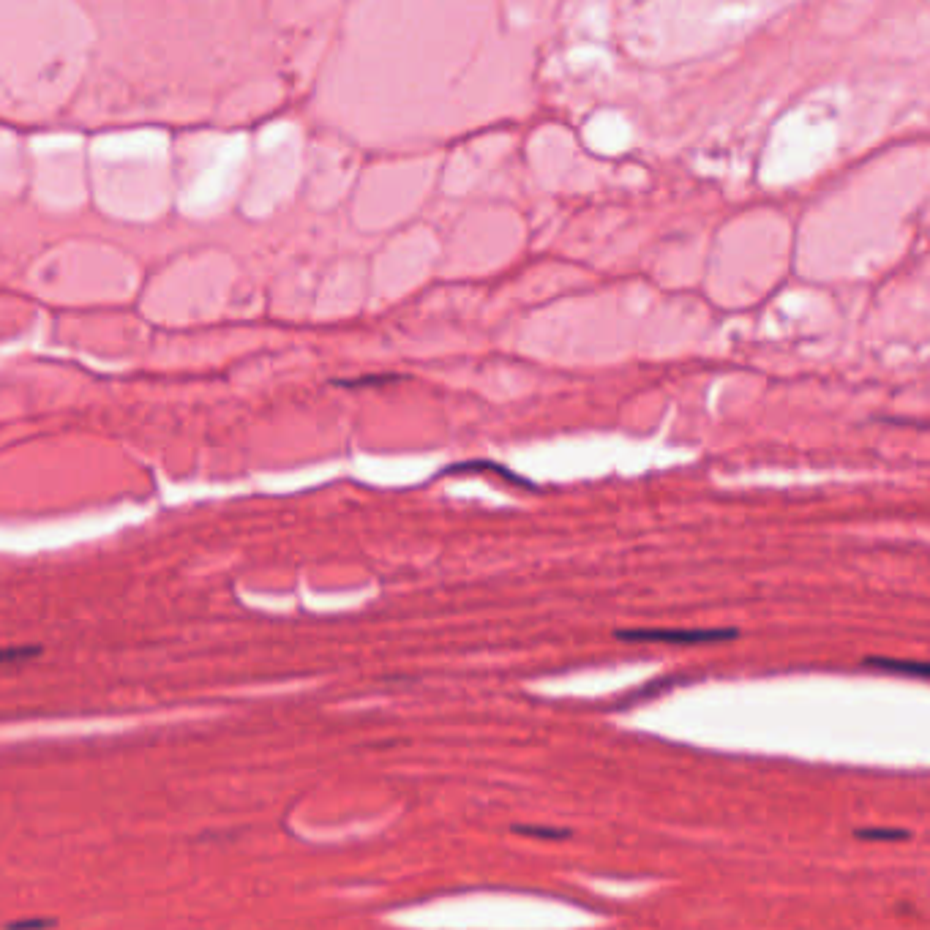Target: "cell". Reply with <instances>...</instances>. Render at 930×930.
Instances as JSON below:
<instances>
[{
    "instance_id": "ba28073f",
    "label": "cell",
    "mask_w": 930,
    "mask_h": 930,
    "mask_svg": "<svg viewBox=\"0 0 930 930\" xmlns=\"http://www.w3.org/2000/svg\"><path fill=\"white\" fill-rule=\"evenodd\" d=\"M55 922L52 920H20V922H11V930H28V928H52Z\"/></svg>"
},
{
    "instance_id": "52a82bcc",
    "label": "cell",
    "mask_w": 930,
    "mask_h": 930,
    "mask_svg": "<svg viewBox=\"0 0 930 930\" xmlns=\"http://www.w3.org/2000/svg\"><path fill=\"white\" fill-rule=\"evenodd\" d=\"M396 374H382V377H363V380H344L336 382L341 388H369V385H380V382H396Z\"/></svg>"
},
{
    "instance_id": "6da1fadb",
    "label": "cell",
    "mask_w": 930,
    "mask_h": 930,
    "mask_svg": "<svg viewBox=\"0 0 930 930\" xmlns=\"http://www.w3.org/2000/svg\"><path fill=\"white\" fill-rule=\"evenodd\" d=\"M734 628H630L617 630V639L639 641V644H677V647H699V644H720L737 639Z\"/></svg>"
},
{
    "instance_id": "5b68a950",
    "label": "cell",
    "mask_w": 930,
    "mask_h": 930,
    "mask_svg": "<svg viewBox=\"0 0 930 930\" xmlns=\"http://www.w3.org/2000/svg\"><path fill=\"white\" fill-rule=\"evenodd\" d=\"M513 832H519V835H530V838H546V840L570 838L568 830H551V827H513Z\"/></svg>"
},
{
    "instance_id": "8992f818",
    "label": "cell",
    "mask_w": 930,
    "mask_h": 930,
    "mask_svg": "<svg viewBox=\"0 0 930 930\" xmlns=\"http://www.w3.org/2000/svg\"><path fill=\"white\" fill-rule=\"evenodd\" d=\"M39 652H41V650H39V647H36V644H30V647H9V650L3 652V663H6V666H11L14 660L36 658Z\"/></svg>"
},
{
    "instance_id": "3957f363",
    "label": "cell",
    "mask_w": 930,
    "mask_h": 930,
    "mask_svg": "<svg viewBox=\"0 0 930 930\" xmlns=\"http://www.w3.org/2000/svg\"><path fill=\"white\" fill-rule=\"evenodd\" d=\"M478 467H483V470L497 472V475H502V478L510 480V483H516V486H524V489H535V486H532V483L527 478H519V475H513V472H510L508 467H502V464H491V461H467V464H456V467H448L445 472H467V470H478Z\"/></svg>"
},
{
    "instance_id": "7a4b0ae2",
    "label": "cell",
    "mask_w": 930,
    "mask_h": 930,
    "mask_svg": "<svg viewBox=\"0 0 930 930\" xmlns=\"http://www.w3.org/2000/svg\"><path fill=\"white\" fill-rule=\"evenodd\" d=\"M868 669L884 671V674H900V677H920L930 680V663L925 660H895V658H868Z\"/></svg>"
},
{
    "instance_id": "277c9868",
    "label": "cell",
    "mask_w": 930,
    "mask_h": 930,
    "mask_svg": "<svg viewBox=\"0 0 930 930\" xmlns=\"http://www.w3.org/2000/svg\"><path fill=\"white\" fill-rule=\"evenodd\" d=\"M862 840H879V843H890V840H906L911 835L909 830H881V827H868V830L854 832Z\"/></svg>"
}]
</instances>
